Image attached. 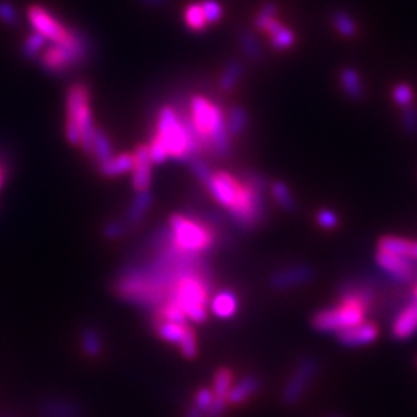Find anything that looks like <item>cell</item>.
Instances as JSON below:
<instances>
[{
	"label": "cell",
	"instance_id": "22",
	"mask_svg": "<svg viewBox=\"0 0 417 417\" xmlns=\"http://www.w3.org/2000/svg\"><path fill=\"white\" fill-rule=\"evenodd\" d=\"M151 204H154V195H151L150 191L136 192V196L134 198V201L130 203L126 213V221L131 229L144 220V216L149 213Z\"/></svg>",
	"mask_w": 417,
	"mask_h": 417
},
{
	"label": "cell",
	"instance_id": "21",
	"mask_svg": "<svg viewBox=\"0 0 417 417\" xmlns=\"http://www.w3.org/2000/svg\"><path fill=\"white\" fill-rule=\"evenodd\" d=\"M338 81H340V87H342V91L345 93L346 98H349L351 101L363 99L365 96L363 81H362V76H360V73L356 69L345 67L340 70Z\"/></svg>",
	"mask_w": 417,
	"mask_h": 417
},
{
	"label": "cell",
	"instance_id": "42",
	"mask_svg": "<svg viewBox=\"0 0 417 417\" xmlns=\"http://www.w3.org/2000/svg\"><path fill=\"white\" fill-rule=\"evenodd\" d=\"M317 223L321 227V229L326 231H333L338 226L340 218L338 215L333 211V208H320L317 212Z\"/></svg>",
	"mask_w": 417,
	"mask_h": 417
},
{
	"label": "cell",
	"instance_id": "23",
	"mask_svg": "<svg viewBox=\"0 0 417 417\" xmlns=\"http://www.w3.org/2000/svg\"><path fill=\"white\" fill-rule=\"evenodd\" d=\"M238 44L243 54L246 56V59L253 64H258L263 61L264 58L263 46L258 41V37L255 36L251 28H241L238 31Z\"/></svg>",
	"mask_w": 417,
	"mask_h": 417
},
{
	"label": "cell",
	"instance_id": "4",
	"mask_svg": "<svg viewBox=\"0 0 417 417\" xmlns=\"http://www.w3.org/2000/svg\"><path fill=\"white\" fill-rule=\"evenodd\" d=\"M208 293H211V273L207 271L192 272L179 278L170 289L167 301H174L183 309L187 320L203 323L207 318Z\"/></svg>",
	"mask_w": 417,
	"mask_h": 417
},
{
	"label": "cell",
	"instance_id": "19",
	"mask_svg": "<svg viewBox=\"0 0 417 417\" xmlns=\"http://www.w3.org/2000/svg\"><path fill=\"white\" fill-rule=\"evenodd\" d=\"M378 251L390 252L396 255H403V257H408L413 260H417V241L402 238V236H393V235H385L377 243Z\"/></svg>",
	"mask_w": 417,
	"mask_h": 417
},
{
	"label": "cell",
	"instance_id": "16",
	"mask_svg": "<svg viewBox=\"0 0 417 417\" xmlns=\"http://www.w3.org/2000/svg\"><path fill=\"white\" fill-rule=\"evenodd\" d=\"M151 172H154V161L149 154V146L141 144L134 154V169H131V184L136 192L150 191Z\"/></svg>",
	"mask_w": 417,
	"mask_h": 417
},
{
	"label": "cell",
	"instance_id": "36",
	"mask_svg": "<svg viewBox=\"0 0 417 417\" xmlns=\"http://www.w3.org/2000/svg\"><path fill=\"white\" fill-rule=\"evenodd\" d=\"M277 16H278V5L276 2H271V0H268V2H264L258 8L257 14L253 16L252 25H253L255 30L263 33V30L266 28V25L269 22H272L273 19H277Z\"/></svg>",
	"mask_w": 417,
	"mask_h": 417
},
{
	"label": "cell",
	"instance_id": "32",
	"mask_svg": "<svg viewBox=\"0 0 417 417\" xmlns=\"http://www.w3.org/2000/svg\"><path fill=\"white\" fill-rule=\"evenodd\" d=\"M91 155L94 156V159H96L98 164H104L106 161L115 156V151H113V144L109 135L101 129H98L96 135H94Z\"/></svg>",
	"mask_w": 417,
	"mask_h": 417
},
{
	"label": "cell",
	"instance_id": "41",
	"mask_svg": "<svg viewBox=\"0 0 417 417\" xmlns=\"http://www.w3.org/2000/svg\"><path fill=\"white\" fill-rule=\"evenodd\" d=\"M201 6H203V11H204L206 21L208 25H215L223 19L224 9H223V5L218 2V0H203Z\"/></svg>",
	"mask_w": 417,
	"mask_h": 417
},
{
	"label": "cell",
	"instance_id": "43",
	"mask_svg": "<svg viewBox=\"0 0 417 417\" xmlns=\"http://www.w3.org/2000/svg\"><path fill=\"white\" fill-rule=\"evenodd\" d=\"M179 349H181L183 356L187 357V358L196 357V354H198L196 337H195V333H194V331L191 328H187L183 340H181V342H179Z\"/></svg>",
	"mask_w": 417,
	"mask_h": 417
},
{
	"label": "cell",
	"instance_id": "46",
	"mask_svg": "<svg viewBox=\"0 0 417 417\" xmlns=\"http://www.w3.org/2000/svg\"><path fill=\"white\" fill-rule=\"evenodd\" d=\"M213 397L215 396H213V391L212 390H208V388H201V390L198 391L196 396H195L194 405L206 416L207 411H208V408H211L212 402H213Z\"/></svg>",
	"mask_w": 417,
	"mask_h": 417
},
{
	"label": "cell",
	"instance_id": "11",
	"mask_svg": "<svg viewBox=\"0 0 417 417\" xmlns=\"http://www.w3.org/2000/svg\"><path fill=\"white\" fill-rule=\"evenodd\" d=\"M216 102L207 99L203 94H195L189 101V113H191L195 130L201 142V150L211 154V130L213 124Z\"/></svg>",
	"mask_w": 417,
	"mask_h": 417
},
{
	"label": "cell",
	"instance_id": "49",
	"mask_svg": "<svg viewBox=\"0 0 417 417\" xmlns=\"http://www.w3.org/2000/svg\"><path fill=\"white\" fill-rule=\"evenodd\" d=\"M186 417H206V416L200 410H198L195 405H192L191 408L186 411Z\"/></svg>",
	"mask_w": 417,
	"mask_h": 417
},
{
	"label": "cell",
	"instance_id": "8",
	"mask_svg": "<svg viewBox=\"0 0 417 417\" xmlns=\"http://www.w3.org/2000/svg\"><path fill=\"white\" fill-rule=\"evenodd\" d=\"M28 22L31 24L33 31L42 34L46 41L58 45H70L74 42L79 30L67 28L61 24L49 9L42 5H31L26 9Z\"/></svg>",
	"mask_w": 417,
	"mask_h": 417
},
{
	"label": "cell",
	"instance_id": "37",
	"mask_svg": "<svg viewBox=\"0 0 417 417\" xmlns=\"http://www.w3.org/2000/svg\"><path fill=\"white\" fill-rule=\"evenodd\" d=\"M391 98L397 107H401L402 110L408 109L414 104V90L410 84L399 82L393 87Z\"/></svg>",
	"mask_w": 417,
	"mask_h": 417
},
{
	"label": "cell",
	"instance_id": "7",
	"mask_svg": "<svg viewBox=\"0 0 417 417\" xmlns=\"http://www.w3.org/2000/svg\"><path fill=\"white\" fill-rule=\"evenodd\" d=\"M368 309L353 300H342V303L333 308H326L312 316L311 325L318 333L338 334L340 331L354 326L365 320Z\"/></svg>",
	"mask_w": 417,
	"mask_h": 417
},
{
	"label": "cell",
	"instance_id": "1",
	"mask_svg": "<svg viewBox=\"0 0 417 417\" xmlns=\"http://www.w3.org/2000/svg\"><path fill=\"white\" fill-rule=\"evenodd\" d=\"M207 271L203 255L187 253L167 244L147 261L131 263L116 280L118 296L142 309L158 311L169 298L174 284L187 273Z\"/></svg>",
	"mask_w": 417,
	"mask_h": 417
},
{
	"label": "cell",
	"instance_id": "9",
	"mask_svg": "<svg viewBox=\"0 0 417 417\" xmlns=\"http://www.w3.org/2000/svg\"><path fill=\"white\" fill-rule=\"evenodd\" d=\"M318 373V360L314 356H303L298 363L293 368L288 382L281 390V402L286 406L297 405L303 396L306 394L308 388L314 382Z\"/></svg>",
	"mask_w": 417,
	"mask_h": 417
},
{
	"label": "cell",
	"instance_id": "44",
	"mask_svg": "<svg viewBox=\"0 0 417 417\" xmlns=\"http://www.w3.org/2000/svg\"><path fill=\"white\" fill-rule=\"evenodd\" d=\"M402 127L410 136H417V109L414 106L402 110Z\"/></svg>",
	"mask_w": 417,
	"mask_h": 417
},
{
	"label": "cell",
	"instance_id": "27",
	"mask_svg": "<svg viewBox=\"0 0 417 417\" xmlns=\"http://www.w3.org/2000/svg\"><path fill=\"white\" fill-rule=\"evenodd\" d=\"M81 348L84 354L91 358H96L104 351V340L99 329L89 325L81 329Z\"/></svg>",
	"mask_w": 417,
	"mask_h": 417
},
{
	"label": "cell",
	"instance_id": "10",
	"mask_svg": "<svg viewBox=\"0 0 417 417\" xmlns=\"http://www.w3.org/2000/svg\"><path fill=\"white\" fill-rule=\"evenodd\" d=\"M90 106V90L84 84H73L65 99V138L71 146H79V118L82 110Z\"/></svg>",
	"mask_w": 417,
	"mask_h": 417
},
{
	"label": "cell",
	"instance_id": "3",
	"mask_svg": "<svg viewBox=\"0 0 417 417\" xmlns=\"http://www.w3.org/2000/svg\"><path fill=\"white\" fill-rule=\"evenodd\" d=\"M147 146L154 164H163L170 158L176 161H189L200 155L192 147L183 122L172 106H164L159 110L155 135Z\"/></svg>",
	"mask_w": 417,
	"mask_h": 417
},
{
	"label": "cell",
	"instance_id": "20",
	"mask_svg": "<svg viewBox=\"0 0 417 417\" xmlns=\"http://www.w3.org/2000/svg\"><path fill=\"white\" fill-rule=\"evenodd\" d=\"M261 388V381L257 376H244L241 377L238 383L232 385L229 394H227V402L231 405L243 403L252 396L257 394Z\"/></svg>",
	"mask_w": 417,
	"mask_h": 417
},
{
	"label": "cell",
	"instance_id": "50",
	"mask_svg": "<svg viewBox=\"0 0 417 417\" xmlns=\"http://www.w3.org/2000/svg\"><path fill=\"white\" fill-rule=\"evenodd\" d=\"M4 183H5V170H4L2 164H0V189H2Z\"/></svg>",
	"mask_w": 417,
	"mask_h": 417
},
{
	"label": "cell",
	"instance_id": "25",
	"mask_svg": "<svg viewBox=\"0 0 417 417\" xmlns=\"http://www.w3.org/2000/svg\"><path fill=\"white\" fill-rule=\"evenodd\" d=\"M211 309L216 317L231 318L238 309V297L232 291L218 292L211 301Z\"/></svg>",
	"mask_w": 417,
	"mask_h": 417
},
{
	"label": "cell",
	"instance_id": "15",
	"mask_svg": "<svg viewBox=\"0 0 417 417\" xmlns=\"http://www.w3.org/2000/svg\"><path fill=\"white\" fill-rule=\"evenodd\" d=\"M231 135L226 127V115L223 109L215 106V115H213V124L211 130V155L226 159L232 154V141Z\"/></svg>",
	"mask_w": 417,
	"mask_h": 417
},
{
	"label": "cell",
	"instance_id": "2",
	"mask_svg": "<svg viewBox=\"0 0 417 417\" xmlns=\"http://www.w3.org/2000/svg\"><path fill=\"white\" fill-rule=\"evenodd\" d=\"M266 187L268 181L257 172H246L241 179L227 172H216L206 189L240 229L252 231L266 213Z\"/></svg>",
	"mask_w": 417,
	"mask_h": 417
},
{
	"label": "cell",
	"instance_id": "35",
	"mask_svg": "<svg viewBox=\"0 0 417 417\" xmlns=\"http://www.w3.org/2000/svg\"><path fill=\"white\" fill-rule=\"evenodd\" d=\"M45 37L39 33L33 31L31 34L26 36V39L22 44V54L24 58L26 59H39L41 54L45 50V45H46Z\"/></svg>",
	"mask_w": 417,
	"mask_h": 417
},
{
	"label": "cell",
	"instance_id": "31",
	"mask_svg": "<svg viewBox=\"0 0 417 417\" xmlns=\"http://www.w3.org/2000/svg\"><path fill=\"white\" fill-rule=\"evenodd\" d=\"M271 194L273 196L276 203L286 212H296L297 211V200L293 194L291 192L289 186L284 181H273L271 186Z\"/></svg>",
	"mask_w": 417,
	"mask_h": 417
},
{
	"label": "cell",
	"instance_id": "34",
	"mask_svg": "<svg viewBox=\"0 0 417 417\" xmlns=\"http://www.w3.org/2000/svg\"><path fill=\"white\" fill-rule=\"evenodd\" d=\"M269 42H271L273 50L286 51V50L292 49L293 45H296L297 36H296V33L291 30V28L284 26L281 24L276 31H273L272 34H269Z\"/></svg>",
	"mask_w": 417,
	"mask_h": 417
},
{
	"label": "cell",
	"instance_id": "18",
	"mask_svg": "<svg viewBox=\"0 0 417 417\" xmlns=\"http://www.w3.org/2000/svg\"><path fill=\"white\" fill-rule=\"evenodd\" d=\"M39 413L42 417H82V406L69 399L50 397L39 403Z\"/></svg>",
	"mask_w": 417,
	"mask_h": 417
},
{
	"label": "cell",
	"instance_id": "6",
	"mask_svg": "<svg viewBox=\"0 0 417 417\" xmlns=\"http://www.w3.org/2000/svg\"><path fill=\"white\" fill-rule=\"evenodd\" d=\"M90 58V41L82 31L70 45L53 44L50 49L44 50L39 62L45 71L51 74H62L74 67L85 64Z\"/></svg>",
	"mask_w": 417,
	"mask_h": 417
},
{
	"label": "cell",
	"instance_id": "13",
	"mask_svg": "<svg viewBox=\"0 0 417 417\" xmlns=\"http://www.w3.org/2000/svg\"><path fill=\"white\" fill-rule=\"evenodd\" d=\"M416 260L390 252L377 251L376 263L388 277L397 283H410L416 276Z\"/></svg>",
	"mask_w": 417,
	"mask_h": 417
},
{
	"label": "cell",
	"instance_id": "33",
	"mask_svg": "<svg viewBox=\"0 0 417 417\" xmlns=\"http://www.w3.org/2000/svg\"><path fill=\"white\" fill-rule=\"evenodd\" d=\"M184 24L189 30H192L195 33H201L206 30L208 24L206 21L201 2H195L184 8Z\"/></svg>",
	"mask_w": 417,
	"mask_h": 417
},
{
	"label": "cell",
	"instance_id": "38",
	"mask_svg": "<svg viewBox=\"0 0 417 417\" xmlns=\"http://www.w3.org/2000/svg\"><path fill=\"white\" fill-rule=\"evenodd\" d=\"M232 388V373L231 369L221 368L218 369L213 376V383H212V391L215 397H224L227 399V394H229Z\"/></svg>",
	"mask_w": 417,
	"mask_h": 417
},
{
	"label": "cell",
	"instance_id": "24",
	"mask_svg": "<svg viewBox=\"0 0 417 417\" xmlns=\"http://www.w3.org/2000/svg\"><path fill=\"white\" fill-rule=\"evenodd\" d=\"M244 74V65L240 59H231L226 64V67L223 69L220 78H218V87L224 93L233 91Z\"/></svg>",
	"mask_w": 417,
	"mask_h": 417
},
{
	"label": "cell",
	"instance_id": "30",
	"mask_svg": "<svg viewBox=\"0 0 417 417\" xmlns=\"http://www.w3.org/2000/svg\"><path fill=\"white\" fill-rule=\"evenodd\" d=\"M187 328H189L187 325L174 323V321H167V320L156 317V323H155L156 334L169 343L179 345V342H181L184 334H186Z\"/></svg>",
	"mask_w": 417,
	"mask_h": 417
},
{
	"label": "cell",
	"instance_id": "48",
	"mask_svg": "<svg viewBox=\"0 0 417 417\" xmlns=\"http://www.w3.org/2000/svg\"><path fill=\"white\" fill-rule=\"evenodd\" d=\"M138 2L144 8H163L169 5L170 0H138Z\"/></svg>",
	"mask_w": 417,
	"mask_h": 417
},
{
	"label": "cell",
	"instance_id": "29",
	"mask_svg": "<svg viewBox=\"0 0 417 417\" xmlns=\"http://www.w3.org/2000/svg\"><path fill=\"white\" fill-rule=\"evenodd\" d=\"M331 24H333L334 30L342 37H346V39H353L358 34V25L356 19L349 13L343 11V9H337V11L331 14Z\"/></svg>",
	"mask_w": 417,
	"mask_h": 417
},
{
	"label": "cell",
	"instance_id": "5",
	"mask_svg": "<svg viewBox=\"0 0 417 417\" xmlns=\"http://www.w3.org/2000/svg\"><path fill=\"white\" fill-rule=\"evenodd\" d=\"M172 243L176 249L203 255L215 246V233L211 227L184 215H174L169 221Z\"/></svg>",
	"mask_w": 417,
	"mask_h": 417
},
{
	"label": "cell",
	"instance_id": "17",
	"mask_svg": "<svg viewBox=\"0 0 417 417\" xmlns=\"http://www.w3.org/2000/svg\"><path fill=\"white\" fill-rule=\"evenodd\" d=\"M417 333V300L414 298L401 309L391 325V336L396 340H408Z\"/></svg>",
	"mask_w": 417,
	"mask_h": 417
},
{
	"label": "cell",
	"instance_id": "14",
	"mask_svg": "<svg viewBox=\"0 0 417 417\" xmlns=\"http://www.w3.org/2000/svg\"><path fill=\"white\" fill-rule=\"evenodd\" d=\"M337 342L345 348H360L374 343L378 337V328L373 321H360V323L340 331Z\"/></svg>",
	"mask_w": 417,
	"mask_h": 417
},
{
	"label": "cell",
	"instance_id": "40",
	"mask_svg": "<svg viewBox=\"0 0 417 417\" xmlns=\"http://www.w3.org/2000/svg\"><path fill=\"white\" fill-rule=\"evenodd\" d=\"M130 231H131V227L127 224L126 220H116V221H109L102 227V235H104V238L109 241H116L122 238V236H126Z\"/></svg>",
	"mask_w": 417,
	"mask_h": 417
},
{
	"label": "cell",
	"instance_id": "26",
	"mask_svg": "<svg viewBox=\"0 0 417 417\" xmlns=\"http://www.w3.org/2000/svg\"><path fill=\"white\" fill-rule=\"evenodd\" d=\"M131 169H134V154H119L99 164V172L107 178L130 174Z\"/></svg>",
	"mask_w": 417,
	"mask_h": 417
},
{
	"label": "cell",
	"instance_id": "47",
	"mask_svg": "<svg viewBox=\"0 0 417 417\" xmlns=\"http://www.w3.org/2000/svg\"><path fill=\"white\" fill-rule=\"evenodd\" d=\"M227 405H229V402H227L224 397H213V402L211 405V408H208L206 417H223L226 414Z\"/></svg>",
	"mask_w": 417,
	"mask_h": 417
},
{
	"label": "cell",
	"instance_id": "52",
	"mask_svg": "<svg viewBox=\"0 0 417 417\" xmlns=\"http://www.w3.org/2000/svg\"><path fill=\"white\" fill-rule=\"evenodd\" d=\"M414 298H416V300H417V286H416V288H414Z\"/></svg>",
	"mask_w": 417,
	"mask_h": 417
},
{
	"label": "cell",
	"instance_id": "28",
	"mask_svg": "<svg viewBox=\"0 0 417 417\" xmlns=\"http://www.w3.org/2000/svg\"><path fill=\"white\" fill-rule=\"evenodd\" d=\"M249 126V113L241 106H232L226 113V127L231 138L241 136Z\"/></svg>",
	"mask_w": 417,
	"mask_h": 417
},
{
	"label": "cell",
	"instance_id": "51",
	"mask_svg": "<svg viewBox=\"0 0 417 417\" xmlns=\"http://www.w3.org/2000/svg\"><path fill=\"white\" fill-rule=\"evenodd\" d=\"M326 417H345V416H342V414H329V416H326Z\"/></svg>",
	"mask_w": 417,
	"mask_h": 417
},
{
	"label": "cell",
	"instance_id": "39",
	"mask_svg": "<svg viewBox=\"0 0 417 417\" xmlns=\"http://www.w3.org/2000/svg\"><path fill=\"white\" fill-rule=\"evenodd\" d=\"M189 163V167H191V170H192V174H194V176L198 179V181H200L204 187H207L208 186V183L212 181V178H213V170H212V167L208 166L206 161L203 159V158H200V156H194V158H191L187 161Z\"/></svg>",
	"mask_w": 417,
	"mask_h": 417
},
{
	"label": "cell",
	"instance_id": "45",
	"mask_svg": "<svg viewBox=\"0 0 417 417\" xmlns=\"http://www.w3.org/2000/svg\"><path fill=\"white\" fill-rule=\"evenodd\" d=\"M0 21L6 25H16L19 22L17 9L8 0H0Z\"/></svg>",
	"mask_w": 417,
	"mask_h": 417
},
{
	"label": "cell",
	"instance_id": "12",
	"mask_svg": "<svg viewBox=\"0 0 417 417\" xmlns=\"http://www.w3.org/2000/svg\"><path fill=\"white\" fill-rule=\"evenodd\" d=\"M314 278L316 269L311 264H292V266L273 272L269 278V286L277 292H284L305 286Z\"/></svg>",
	"mask_w": 417,
	"mask_h": 417
}]
</instances>
